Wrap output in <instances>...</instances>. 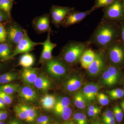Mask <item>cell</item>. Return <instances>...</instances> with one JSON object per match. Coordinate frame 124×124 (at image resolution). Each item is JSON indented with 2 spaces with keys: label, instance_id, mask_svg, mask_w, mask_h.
I'll list each match as a JSON object with an SVG mask.
<instances>
[{
  "label": "cell",
  "instance_id": "obj_25",
  "mask_svg": "<svg viewBox=\"0 0 124 124\" xmlns=\"http://www.w3.org/2000/svg\"><path fill=\"white\" fill-rule=\"evenodd\" d=\"M18 75L13 72H9L0 75V84H5L17 79Z\"/></svg>",
  "mask_w": 124,
  "mask_h": 124
},
{
  "label": "cell",
  "instance_id": "obj_52",
  "mask_svg": "<svg viewBox=\"0 0 124 124\" xmlns=\"http://www.w3.org/2000/svg\"><path fill=\"white\" fill-rule=\"evenodd\" d=\"M122 5H123V8H124V0H122Z\"/></svg>",
  "mask_w": 124,
  "mask_h": 124
},
{
  "label": "cell",
  "instance_id": "obj_13",
  "mask_svg": "<svg viewBox=\"0 0 124 124\" xmlns=\"http://www.w3.org/2000/svg\"><path fill=\"white\" fill-rule=\"evenodd\" d=\"M50 23L49 16L44 15L34 19L32 25L36 31L39 33H43L48 32L51 29Z\"/></svg>",
  "mask_w": 124,
  "mask_h": 124
},
{
  "label": "cell",
  "instance_id": "obj_15",
  "mask_svg": "<svg viewBox=\"0 0 124 124\" xmlns=\"http://www.w3.org/2000/svg\"><path fill=\"white\" fill-rule=\"evenodd\" d=\"M18 92L19 97L27 101H35L38 98V93L32 86L27 85L21 86Z\"/></svg>",
  "mask_w": 124,
  "mask_h": 124
},
{
  "label": "cell",
  "instance_id": "obj_46",
  "mask_svg": "<svg viewBox=\"0 0 124 124\" xmlns=\"http://www.w3.org/2000/svg\"><path fill=\"white\" fill-rule=\"evenodd\" d=\"M99 108L98 107H97L95 106H89L88 108V110L87 111H94L95 110H97V109Z\"/></svg>",
  "mask_w": 124,
  "mask_h": 124
},
{
  "label": "cell",
  "instance_id": "obj_43",
  "mask_svg": "<svg viewBox=\"0 0 124 124\" xmlns=\"http://www.w3.org/2000/svg\"><path fill=\"white\" fill-rule=\"evenodd\" d=\"M120 34L122 43L124 45V23H122L120 27Z\"/></svg>",
  "mask_w": 124,
  "mask_h": 124
},
{
  "label": "cell",
  "instance_id": "obj_57",
  "mask_svg": "<svg viewBox=\"0 0 124 124\" xmlns=\"http://www.w3.org/2000/svg\"></svg>",
  "mask_w": 124,
  "mask_h": 124
},
{
  "label": "cell",
  "instance_id": "obj_11",
  "mask_svg": "<svg viewBox=\"0 0 124 124\" xmlns=\"http://www.w3.org/2000/svg\"><path fill=\"white\" fill-rule=\"evenodd\" d=\"M93 11L91 9L84 12L78 11L71 12L67 16L61 24L64 27H68L73 24L78 23L81 22L86 16L90 14Z\"/></svg>",
  "mask_w": 124,
  "mask_h": 124
},
{
  "label": "cell",
  "instance_id": "obj_21",
  "mask_svg": "<svg viewBox=\"0 0 124 124\" xmlns=\"http://www.w3.org/2000/svg\"><path fill=\"white\" fill-rule=\"evenodd\" d=\"M16 116L21 120H26L29 113V106L23 104L15 105L14 108Z\"/></svg>",
  "mask_w": 124,
  "mask_h": 124
},
{
  "label": "cell",
  "instance_id": "obj_34",
  "mask_svg": "<svg viewBox=\"0 0 124 124\" xmlns=\"http://www.w3.org/2000/svg\"><path fill=\"white\" fill-rule=\"evenodd\" d=\"M37 111L35 108L29 106V115L26 120V121L28 123L34 122L37 116Z\"/></svg>",
  "mask_w": 124,
  "mask_h": 124
},
{
  "label": "cell",
  "instance_id": "obj_50",
  "mask_svg": "<svg viewBox=\"0 0 124 124\" xmlns=\"http://www.w3.org/2000/svg\"><path fill=\"white\" fill-rule=\"evenodd\" d=\"M4 67V66L3 64H2V63H0V71L1 70L3 69Z\"/></svg>",
  "mask_w": 124,
  "mask_h": 124
},
{
  "label": "cell",
  "instance_id": "obj_16",
  "mask_svg": "<svg viewBox=\"0 0 124 124\" xmlns=\"http://www.w3.org/2000/svg\"><path fill=\"white\" fill-rule=\"evenodd\" d=\"M99 89L100 87L97 85L89 83L85 85L81 91L87 101L91 102L95 100Z\"/></svg>",
  "mask_w": 124,
  "mask_h": 124
},
{
  "label": "cell",
  "instance_id": "obj_54",
  "mask_svg": "<svg viewBox=\"0 0 124 124\" xmlns=\"http://www.w3.org/2000/svg\"><path fill=\"white\" fill-rule=\"evenodd\" d=\"M58 124V123H54V124Z\"/></svg>",
  "mask_w": 124,
  "mask_h": 124
},
{
  "label": "cell",
  "instance_id": "obj_20",
  "mask_svg": "<svg viewBox=\"0 0 124 124\" xmlns=\"http://www.w3.org/2000/svg\"><path fill=\"white\" fill-rule=\"evenodd\" d=\"M34 85L38 89L45 92L47 91L50 88L51 82L45 76L40 75L37 78Z\"/></svg>",
  "mask_w": 124,
  "mask_h": 124
},
{
  "label": "cell",
  "instance_id": "obj_4",
  "mask_svg": "<svg viewBox=\"0 0 124 124\" xmlns=\"http://www.w3.org/2000/svg\"><path fill=\"white\" fill-rule=\"evenodd\" d=\"M103 19L108 21L124 20V10L122 1L116 0L110 5L105 7Z\"/></svg>",
  "mask_w": 124,
  "mask_h": 124
},
{
  "label": "cell",
  "instance_id": "obj_51",
  "mask_svg": "<svg viewBox=\"0 0 124 124\" xmlns=\"http://www.w3.org/2000/svg\"><path fill=\"white\" fill-rule=\"evenodd\" d=\"M93 124H102L101 123H100V122H94V123Z\"/></svg>",
  "mask_w": 124,
  "mask_h": 124
},
{
  "label": "cell",
  "instance_id": "obj_8",
  "mask_svg": "<svg viewBox=\"0 0 124 124\" xmlns=\"http://www.w3.org/2000/svg\"><path fill=\"white\" fill-rule=\"evenodd\" d=\"M7 38L12 44L17 45L24 38L27 31L19 24L14 23L6 29Z\"/></svg>",
  "mask_w": 124,
  "mask_h": 124
},
{
  "label": "cell",
  "instance_id": "obj_33",
  "mask_svg": "<svg viewBox=\"0 0 124 124\" xmlns=\"http://www.w3.org/2000/svg\"><path fill=\"white\" fill-rule=\"evenodd\" d=\"M113 112L116 120L118 122H122L124 116V112L122 108L119 106H116L113 108Z\"/></svg>",
  "mask_w": 124,
  "mask_h": 124
},
{
  "label": "cell",
  "instance_id": "obj_6",
  "mask_svg": "<svg viewBox=\"0 0 124 124\" xmlns=\"http://www.w3.org/2000/svg\"><path fill=\"white\" fill-rule=\"evenodd\" d=\"M104 49H100L95 52V57L87 69V72L90 76H97L106 68V62L104 56Z\"/></svg>",
  "mask_w": 124,
  "mask_h": 124
},
{
  "label": "cell",
  "instance_id": "obj_42",
  "mask_svg": "<svg viewBox=\"0 0 124 124\" xmlns=\"http://www.w3.org/2000/svg\"><path fill=\"white\" fill-rule=\"evenodd\" d=\"M0 9V23L8 19V16L6 13H3Z\"/></svg>",
  "mask_w": 124,
  "mask_h": 124
},
{
  "label": "cell",
  "instance_id": "obj_36",
  "mask_svg": "<svg viewBox=\"0 0 124 124\" xmlns=\"http://www.w3.org/2000/svg\"><path fill=\"white\" fill-rule=\"evenodd\" d=\"M0 97L4 101L6 104H11L14 100L13 96L12 94H8L0 91Z\"/></svg>",
  "mask_w": 124,
  "mask_h": 124
},
{
  "label": "cell",
  "instance_id": "obj_28",
  "mask_svg": "<svg viewBox=\"0 0 124 124\" xmlns=\"http://www.w3.org/2000/svg\"><path fill=\"white\" fill-rule=\"evenodd\" d=\"M70 103V100L67 97H63L60 98L56 101L55 106L54 108V110H58L64 107L69 106Z\"/></svg>",
  "mask_w": 124,
  "mask_h": 124
},
{
  "label": "cell",
  "instance_id": "obj_37",
  "mask_svg": "<svg viewBox=\"0 0 124 124\" xmlns=\"http://www.w3.org/2000/svg\"><path fill=\"white\" fill-rule=\"evenodd\" d=\"M7 38V33L6 29L4 26L0 23V43L6 42Z\"/></svg>",
  "mask_w": 124,
  "mask_h": 124
},
{
  "label": "cell",
  "instance_id": "obj_53",
  "mask_svg": "<svg viewBox=\"0 0 124 124\" xmlns=\"http://www.w3.org/2000/svg\"><path fill=\"white\" fill-rule=\"evenodd\" d=\"M0 124H4L2 121H0Z\"/></svg>",
  "mask_w": 124,
  "mask_h": 124
},
{
  "label": "cell",
  "instance_id": "obj_12",
  "mask_svg": "<svg viewBox=\"0 0 124 124\" xmlns=\"http://www.w3.org/2000/svg\"><path fill=\"white\" fill-rule=\"evenodd\" d=\"M51 31L50 29L48 32L47 38L42 44L43 49L39 60L40 63H44L53 58L52 52L57 46L56 44L51 42L50 40Z\"/></svg>",
  "mask_w": 124,
  "mask_h": 124
},
{
  "label": "cell",
  "instance_id": "obj_47",
  "mask_svg": "<svg viewBox=\"0 0 124 124\" xmlns=\"http://www.w3.org/2000/svg\"><path fill=\"white\" fill-rule=\"evenodd\" d=\"M11 124H20V122L17 120L14 119L10 121Z\"/></svg>",
  "mask_w": 124,
  "mask_h": 124
},
{
  "label": "cell",
  "instance_id": "obj_35",
  "mask_svg": "<svg viewBox=\"0 0 124 124\" xmlns=\"http://www.w3.org/2000/svg\"><path fill=\"white\" fill-rule=\"evenodd\" d=\"M97 97L99 102L102 106H107L109 103V98L107 95L104 94L103 93H98Z\"/></svg>",
  "mask_w": 124,
  "mask_h": 124
},
{
  "label": "cell",
  "instance_id": "obj_56",
  "mask_svg": "<svg viewBox=\"0 0 124 124\" xmlns=\"http://www.w3.org/2000/svg\"><path fill=\"white\" fill-rule=\"evenodd\" d=\"M9 0L11 1H12L13 0Z\"/></svg>",
  "mask_w": 124,
  "mask_h": 124
},
{
  "label": "cell",
  "instance_id": "obj_32",
  "mask_svg": "<svg viewBox=\"0 0 124 124\" xmlns=\"http://www.w3.org/2000/svg\"><path fill=\"white\" fill-rule=\"evenodd\" d=\"M73 119L76 124H88L86 116L81 112H77L73 116Z\"/></svg>",
  "mask_w": 124,
  "mask_h": 124
},
{
  "label": "cell",
  "instance_id": "obj_44",
  "mask_svg": "<svg viewBox=\"0 0 124 124\" xmlns=\"http://www.w3.org/2000/svg\"><path fill=\"white\" fill-rule=\"evenodd\" d=\"M104 124H116V120L115 118L103 121Z\"/></svg>",
  "mask_w": 124,
  "mask_h": 124
},
{
  "label": "cell",
  "instance_id": "obj_49",
  "mask_svg": "<svg viewBox=\"0 0 124 124\" xmlns=\"http://www.w3.org/2000/svg\"><path fill=\"white\" fill-rule=\"evenodd\" d=\"M63 124H76L75 122L72 121H68L64 122Z\"/></svg>",
  "mask_w": 124,
  "mask_h": 124
},
{
  "label": "cell",
  "instance_id": "obj_3",
  "mask_svg": "<svg viewBox=\"0 0 124 124\" xmlns=\"http://www.w3.org/2000/svg\"><path fill=\"white\" fill-rule=\"evenodd\" d=\"M107 58L112 66L116 67L124 63V45L117 41L104 49Z\"/></svg>",
  "mask_w": 124,
  "mask_h": 124
},
{
  "label": "cell",
  "instance_id": "obj_40",
  "mask_svg": "<svg viewBox=\"0 0 124 124\" xmlns=\"http://www.w3.org/2000/svg\"><path fill=\"white\" fill-rule=\"evenodd\" d=\"M101 110L100 108L97 110L94 111H87V113L89 116L91 117L96 116L101 112Z\"/></svg>",
  "mask_w": 124,
  "mask_h": 124
},
{
  "label": "cell",
  "instance_id": "obj_23",
  "mask_svg": "<svg viewBox=\"0 0 124 124\" xmlns=\"http://www.w3.org/2000/svg\"><path fill=\"white\" fill-rule=\"evenodd\" d=\"M35 59L33 55L29 53L23 54L20 57L18 65L23 68L31 67L35 63Z\"/></svg>",
  "mask_w": 124,
  "mask_h": 124
},
{
  "label": "cell",
  "instance_id": "obj_19",
  "mask_svg": "<svg viewBox=\"0 0 124 124\" xmlns=\"http://www.w3.org/2000/svg\"><path fill=\"white\" fill-rule=\"evenodd\" d=\"M14 50L10 43L7 42L0 43V61L3 62L9 60Z\"/></svg>",
  "mask_w": 124,
  "mask_h": 124
},
{
  "label": "cell",
  "instance_id": "obj_22",
  "mask_svg": "<svg viewBox=\"0 0 124 124\" xmlns=\"http://www.w3.org/2000/svg\"><path fill=\"white\" fill-rule=\"evenodd\" d=\"M40 102L44 109L50 110L54 108L56 102V98L53 95L46 94L41 98Z\"/></svg>",
  "mask_w": 124,
  "mask_h": 124
},
{
  "label": "cell",
  "instance_id": "obj_7",
  "mask_svg": "<svg viewBox=\"0 0 124 124\" xmlns=\"http://www.w3.org/2000/svg\"><path fill=\"white\" fill-rule=\"evenodd\" d=\"M42 42H35L32 41L29 38L27 32L23 39L16 45L9 60L13 58L18 54L29 53L34 49L35 46L42 45Z\"/></svg>",
  "mask_w": 124,
  "mask_h": 124
},
{
  "label": "cell",
  "instance_id": "obj_30",
  "mask_svg": "<svg viewBox=\"0 0 124 124\" xmlns=\"http://www.w3.org/2000/svg\"><path fill=\"white\" fill-rule=\"evenodd\" d=\"M12 7L11 1L0 0V9L4 12L9 17L10 16V10Z\"/></svg>",
  "mask_w": 124,
  "mask_h": 124
},
{
  "label": "cell",
  "instance_id": "obj_1",
  "mask_svg": "<svg viewBox=\"0 0 124 124\" xmlns=\"http://www.w3.org/2000/svg\"><path fill=\"white\" fill-rule=\"evenodd\" d=\"M120 28L111 21L103 19L95 29L90 42L100 49H104L117 40Z\"/></svg>",
  "mask_w": 124,
  "mask_h": 124
},
{
  "label": "cell",
  "instance_id": "obj_17",
  "mask_svg": "<svg viewBox=\"0 0 124 124\" xmlns=\"http://www.w3.org/2000/svg\"><path fill=\"white\" fill-rule=\"evenodd\" d=\"M82 84V80L79 76L73 75L67 79L63 84L64 88L69 93H73L78 90Z\"/></svg>",
  "mask_w": 124,
  "mask_h": 124
},
{
  "label": "cell",
  "instance_id": "obj_5",
  "mask_svg": "<svg viewBox=\"0 0 124 124\" xmlns=\"http://www.w3.org/2000/svg\"><path fill=\"white\" fill-rule=\"evenodd\" d=\"M45 63L46 72L53 77L60 78L67 73L68 69L67 65L59 59L52 58Z\"/></svg>",
  "mask_w": 124,
  "mask_h": 124
},
{
  "label": "cell",
  "instance_id": "obj_9",
  "mask_svg": "<svg viewBox=\"0 0 124 124\" xmlns=\"http://www.w3.org/2000/svg\"><path fill=\"white\" fill-rule=\"evenodd\" d=\"M120 76V71L116 67L112 65L107 67L102 74V83L107 86L114 85L117 82Z\"/></svg>",
  "mask_w": 124,
  "mask_h": 124
},
{
  "label": "cell",
  "instance_id": "obj_31",
  "mask_svg": "<svg viewBox=\"0 0 124 124\" xmlns=\"http://www.w3.org/2000/svg\"><path fill=\"white\" fill-rule=\"evenodd\" d=\"M116 0H95V3L91 9L93 11L101 7H106L113 3Z\"/></svg>",
  "mask_w": 124,
  "mask_h": 124
},
{
  "label": "cell",
  "instance_id": "obj_38",
  "mask_svg": "<svg viewBox=\"0 0 124 124\" xmlns=\"http://www.w3.org/2000/svg\"><path fill=\"white\" fill-rule=\"evenodd\" d=\"M102 116L103 121L115 118L113 111L110 110H108L104 112Z\"/></svg>",
  "mask_w": 124,
  "mask_h": 124
},
{
  "label": "cell",
  "instance_id": "obj_24",
  "mask_svg": "<svg viewBox=\"0 0 124 124\" xmlns=\"http://www.w3.org/2000/svg\"><path fill=\"white\" fill-rule=\"evenodd\" d=\"M73 102L78 108L83 109L86 106L87 101L82 93L80 91L76 92L73 96Z\"/></svg>",
  "mask_w": 124,
  "mask_h": 124
},
{
  "label": "cell",
  "instance_id": "obj_14",
  "mask_svg": "<svg viewBox=\"0 0 124 124\" xmlns=\"http://www.w3.org/2000/svg\"><path fill=\"white\" fill-rule=\"evenodd\" d=\"M38 70L36 68L30 67L23 68L21 72L22 80L27 85L32 86L34 85L38 77Z\"/></svg>",
  "mask_w": 124,
  "mask_h": 124
},
{
  "label": "cell",
  "instance_id": "obj_55",
  "mask_svg": "<svg viewBox=\"0 0 124 124\" xmlns=\"http://www.w3.org/2000/svg\"><path fill=\"white\" fill-rule=\"evenodd\" d=\"M8 124H11V123H10V122H9V123H8Z\"/></svg>",
  "mask_w": 124,
  "mask_h": 124
},
{
  "label": "cell",
  "instance_id": "obj_45",
  "mask_svg": "<svg viewBox=\"0 0 124 124\" xmlns=\"http://www.w3.org/2000/svg\"><path fill=\"white\" fill-rule=\"evenodd\" d=\"M6 104L2 99L0 97V109H3L5 108Z\"/></svg>",
  "mask_w": 124,
  "mask_h": 124
},
{
  "label": "cell",
  "instance_id": "obj_39",
  "mask_svg": "<svg viewBox=\"0 0 124 124\" xmlns=\"http://www.w3.org/2000/svg\"><path fill=\"white\" fill-rule=\"evenodd\" d=\"M37 121L39 124H49L50 119L47 116H42L38 117Z\"/></svg>",
  "mask_w": 124,
  "mask_h": 124
},
{
  "label": "cell",
  "instance_id": "obj_18",
  "mask_svg": "<svg viewBox=\"0 0 124 124\" xmlns=\"http://www.w3.org/2000/svg\"><path fill=\"white\" fill-rule=\"evenodd\" d=\"M95 57V52L91 49H86L82 54L80 59V62L82 67L87 69Z\"/></svg>",
  "mask_w": 124,
  "mask_h": 124
},
{
  "label": "cell",
  "instance_id": "obj_29",
  "mask_svg": "<svg viewBox=\"0 0 124 124\" xmlns=\"http://www.w3.org/2000/svg\"><path fill=\"white\" fill-rule=\"evenodd\" d=\"M107 92L111 98L113 100L119 99L124 96V90L122 89H115L107 91Z\"/></svg>",
  "mask_w": 124,
  "mask_h": 124
},
{
  "label": "cell",
  "instance_id": "obj_48",
  "mask_svg": "<svg viewBox=\"0 0 124 124\" xmlns=\"http://www.w3.org/2000/svg\"><path fill=\"white\" fill-rule=\"evenodd\" d=\"M121 108H122L123 112L124 113V100L122 101V102L121 103Z\"/></svg>",
  "mask_w": 124,
  "mask_h": 124
},
{
  "label": "cell",
  "instance_id": "obj_10",
  "mask_svg": "<svg viewBox=\"0 0 124 124\" xmlns=\"http://www.w3.org/2000/svg\"><path fill=\"white\" fill-rule=\"evenodd\" d=\"M73 10V8L71 7L53 6L50 11L52 22L56 26L58 27L67 16Z\"/></svg>",
  "mask_w": 124,
  "mask_h": 124
},
{
  "label": "cell",
  "instance_id": "obj_2",
  "mask_svg": "<svg viewBox=\"0 0 124 124\" xmlns=\"http://www.w3.org/2000/svg\"><path fill=\"white\" fill-rule=\"evenodd\" d=\"M87 47V45L85 42H69L64 46L62 50V58L66 63L75 64L80 61Z\"/></svg>",
  "mask_w": 124,
  "mask_h": 124
},
{
  "label": "cell",
  "instance_id": "obj_26",
  "mask_svg": "<svg viewBox=\"0 0 124 124\" xmlns=\"http://www.w3.org/2000/svg\"><path fill=\"white\" fill-rule=\"evenodd\" d=\"M54 113L64 120L69 119L72 113V110L69 106L64 107L58 110H54Z\"/></svg>",
  "mask_w": 124,
  "mask_h": 124
},
{
  "label": "cell",
  "instance_id": "obj_41",
  "mask_svg": "<svg viewBox=\"0 0 124 124\" xmlns=\"http://www.w3.org/2000/svg\"><path fill=\"white\" fill-rule=\"evenodd\" d=\"M8 113L5 111H0V121L6 120L8 117Z\"/></svg>",
  "mask_w": 124,
  "mask_h": 124
},
{
  "label": "cell",
  "instance_id": "obj_27",
  "mask_svg": "<svg viewBox=\"0 0 124 124\" xmlns=\"http://www.w3.org/2000/svg\"><path fill=\"white\" fill-rule=\"evenodd\" d=\"M19 87V85L15 84H5L0 85V91L10 94L18 92Z\"/></svg>",
  "mask_w": 124,
  "mask_h": 124
}]
</instances>
